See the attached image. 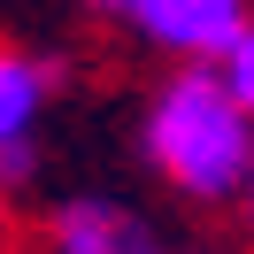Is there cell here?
Wrapping results in <instances>:
<instances>
[{"instance_id": "cell-1", "label": "cell", "mask_w": 254, "mask_h": 254, "mask_svg": "<svg viewBox=\"0 0 254 254\" xmlns=\"http://www.w3.org/2000/svg\"><path fill=\"white\" fill-rule=\"evenodd\" d=\"M146 154L185 200H231L254 170V116L231 100V85L185 69L146 108Z\"/></svg>"}, {"instance_id": "cell-2", "label": "cell", "mask_w": 254, "mask_h": 254, "mask_svg": "<svg viewBox=\"0 0 254 254\" xmlns=\"http://www.w3.org/2000/svg\"><path fill=\"white\" fill-rule=\"evenodd\" d=\"M131 16H139V31L154 47L200 62V54L231 47V31L247 23V0H131Z\"/></svg>"}, {"instance_id": "cell-3", "label": "cell", "mask_w": 254, "mask_h": 254, "mask_svg": "<svg viewBox=\"0 0 254 254\" xmlns=\"http://www.w3.org/2000/svg\"><path fill=\"white\" fill-rule=\"evenodd\" d=\"M54 254H154L131 216H116L108 200H77L54 216Z\"/></svg>"}, {"instance_id": "cell-4", "label": "cell", "mask_w": 254, "mask_h": 254, "mask_svg": "<svg viewBox=\"0 0 254 254\" xmlns=\"http://www.w3.org/2000/svg\"><path fill=\"white\" fill-rule=\"evenodd\" d=\"M39 100H47V69L23 54H0V139H23Z\"/></svg>"}, {"instance_id": "cell-5", "label": "cell", "mask_w": 254, "mask_h": 254, "mask_svg": "<svg viewBox=\"0 0 254 254\" xmlns=\"http://www.w3.org/2000/svg\"><path fill=\"white\" fill-rule=\"evenodd\" d=\"M223 85H231V100L254 116V23H239L231 47H223Z\"/></svg>"}, {"instance_id": "cell-6", "label": "cell", "mask_w": 254, "mask_h": 254, "mask_svg": "<svg viewBox=\"0 0 254 254\" xmlns=\"http://www.w3.org/2000/svg\"><path fill=\"white\" fill-rule=\"evenodd\" d=\"M31 177V146L23 139H0V185H23Z\"/></svg>"}, {"instance_id": "cell-7", "label": "cell", "mask_w": 254, "mask_h": 254, "mask_svg": "<svg viewBox=\"0 0 254 254\" xmlns=\"http://www.w3.org/2000/svg\"><path fill=\"white\" fill-rule=\"evenodd\" d=\"M239 192H247V231H254V170H247V185H239Z\"/></svg>"}, {"instance_id": "cell-8", "label": "cell", "mask_w": 254, "mask_h": 254, "mask_svg": "<svg viewBox=\"0 0 254 254\" xmlns=\"http://www.w3.org/2000/svg\"><path fill=\"white\" fill-rule=\"evenodd\" d=\"M108 8H131V0H108Z\"/></svg>"}]
</instances>
